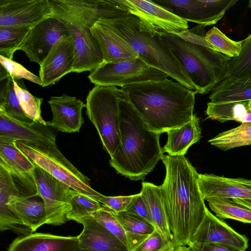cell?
<instances>
[{
  "mask_svg": "<svg viewBox=\"0 0 251 251\" xmlns=\"http://www.w3.org/2000/svg\"><path fill=\"white\" fill-rule=\"evenodd\" d=\"M161 160L166 175L159 186L173 242L177 247L188 246L207 208L199 187V174L183 155H163Z\"/></svg>",
  "mask_w": 251,
  "mask_h": 251,
  "instance_id": "cell-1",
  "label": "cell"
},
{
  "mask_svg": "<svg viewBox=\"0 0 251 251\" xmlns=\"http://www.w3.org/2000/svg\"><path fill=\"white\" fill-rule=\"evenodd\" d=\"M120 90L147 128L160 134L182 126L194 115L195 91L172 80L129 84Z\"/></svg>",
  "mask_w": 251,
  "mask_h": 251,
  "instance_id": "cell-2",
  "label": "cell"
},
{
  "mask_svg": "<svg viewBox=\"0 0 251 251\" xmlns=\"http://www.w3.org/2000/svg\"><path fill=\"white\" fill-rule=\"evenodd\" d=\"M53 16L66 26L74 38L76 55L72 72L92 71L103 62L100 45L91 28L98 21L129 14L117 0H49Z\"/></svg>",
  "mask_w": 251,
  "mask_h": 251,
  "instance_id": "cell-3",
  "label": "cell"
},
{
  "mask_svg": "<svg viewBox=\"0 0 251 251\" xmlns=\"http://www.w3.org/2000/svg\"><path fill=\"white\" fill-rule=\"evenodd\" d=\"M121 144L109 163L118 174L132 180H144L164 155L160 134L149 130L124 97L119 100Z\"/></svg>",
  "mask_w": 251,
  "mask_h": 251,
  "instance_id": "cell-4",
  "label": "cell"
},
{
  "mask_svg": "<svg viewBox=\"0 0 251 251\" xmlns=\"http://www.w3.org/2000/svg\"><path fill=\"white\" fill-rule=\"evenodd\" d=\"M105 21L111 29L125 40L147 64L164 72L187 88L196 91L187 73L158 33L130 14Z\"/></svg>",
  "mask_w": 251,
  "mask_h": 251,
  "instance_id": "cell-5",
  "label": "cell"
},
{
  "mask_svg": "<svg viewBox=\"0 0 251 251\" xmlns=\"http://www.w3.org/2000/svg\"><path fill=\"white\" fill-rule=\"evenodd\" d=\"M158 34L196 87L195 94H205L212 91L228 76V66L231 58L177 34Z\"/></svg>",
  "mask_w": 251,
  "mask_h": 251,
  "instance_id": "cell-6",
  "label": "cell"
},
{
  "mask_svg": "<svg viewBox=\"0 0 251 251\" xmlns=\"http://www.w3.org/2000/svg\"><path fill=\"white\" fill-rule=\"evenodd\" d=\"M124 97L116 86H95L86 98V113L105 150L112 157L121 144L119 100Z\"/></svg>",
  "mask_w": 251,
  "mask_h": 251,
  "instance_id": "cell-7",
  "label": "cell"
},
{
  "mask_svg": "<svg viewBox=\"0 0 251 251\" xmlns=\"http://www.w3.org/2000/svg\"><path fill=\"white\" fill-rule=\"evenodd\" d=\"M16 145L35 164L70 187L97 201L101 195L91 187L90 179L60 152L56 144L17 141Z\"/></svg>",
  "mask_w": 251,
  "mask_h": 251,
  "instance_id": "cell-8",
  "label": "cell"
},
{
  "mask_svg": "<svg viewBox=\"0 0 251 251\" xmlns=\"http://www.w3.org/2000/svg\"><path fill=\"white\" fill-rule=\"evenodd\" d=\"M164 72L147 64L139 57L117 63L103 62L88 77L97 85L119 86L167 79Z\"/></svg>",
  "mask_w": 251,
  "mask_h": 251,
  "instance_id": "cell-9",
  "label": "cell"
},
{
  "mask_svg": "<svg viewBox=\"0 0 251 251\" xmlns=\"http://www.w3.org/2000/svg\"><path fill=\"white\" fill-rule=\"evenodd\" d=\"M35 164L33 176L38 196L43 200L47 214V224L59 226L68 220L71 209V188L46 171Z\"/></svg>",
  "mask_w": 251,
  "mask_h": 251,
  "instance_id": "cell-10",
  "label": "cell"
},
{
  "mask_svg": "<svg viewBox=\"0 0 251 251\" xmlns=\"http://www.w3.org/2000/svg\"><path fill=\"white\" fill-rule=\"evenodd\" d=\"M186 21L204 26L216 24L237 0H152Z\"/></svg>",
  "mask_w": 251,
  "mask_h": 251,
  "instance_id": "cell-11",
  "label": "cell"
},
{
  "mask_svg": "<svg viewBox=\"0 0 251 251\" xmlns=\"http://www.w3.org/2000/svg\"><path fill=\"white\" fill-rule=\"evenodd\" d=\"M128 13L156 33L177 34L188 29V22L151 0H117Z\"/></svg>",
  "mask_w": 251,
  "mask_h": 251,
  "instance_id": "cell-12",
  "label": "cell"
},
{
  "mask_svg": "<svg viewBox=\"0 0 251 251\" xmlns=\"http://www.w3.org/2000/svg\"><path fill=\"white\" fill-rule=\"evenodd\" d=\"M70 35L65 25L52 16L32 26L18 48L33 62L40 65L55 44Z\"/></svg>",
  "mask_w": 251,
  "mask_h": 251,
  "instance_id": "cell-13",
  "label": "cell"
},
{
  "mask_svg": "<svg viewBox=\"0 0 251 251\" xmlns=\"http://www.w3.org/2000/svg\"><path fill=\"white\" fill-rule=\"evenodd\" d=\"M52 16L49 0H0V27H32Z\"/></svg>",
  "mask_w": 251,
  "mask_h": 251,
  "instance_id": "cell-14",
  "label": "cell"
},
{
  "mask_svg": "<svg viewBox=\"0 0 251 251\" xmlns=\"http://www.w3.org/2000/svg\"><path fill=\"white\" fill-rule=\"evenodd\" d=\"M75 55L76 48L72 36L61 37L40 65L39 74L42 86L54 84L64 75L72 72Z\"/></svg>",
  "mask_w": 251,
  "mask_h": 251,
  "instance_id": "cell-15",
  "label": "cell"
},
{
  "mask_svg": "<svg viewBox=\"0 0 251 251\" xmlns=\"http://www.w3.org/2000/svg\"><path fill=\"white\" fill-rule=\"evenodd\" d=\"M190 243L223 244L243 251L248 247V239L245 235L237 232L212 214L207 208L202 221L191 237Z\"/></svg>",
  "mask_w": 251,
  "mask_h": 251,
  "instance_id": "cell-16",
  "label": "cell"
},
{
  "mask_svg": "<svg viewBox=\"0 0 251 251\" xmlns=\"http://www.w3.org/2000/svg\"><path fill=\"white\" fill-rule=\"evenodd\" d=\"M0 139L37 144H56V134L46 122H23L0 112Z\"/></svg>",
  "mask_w": 251,
  "mask_h": 251,
  "instance_id": "cell-17",
  "label": "cell"
},
{
  "mask_svg": "<svg viewBox=\"0 0 251 251\" xmlns=\"http://www.w3.org/2000/svg\"><path fill=\"white\" fill-rule=\"evenodd\" d=\"M198 184L205 201L210 199L251 200V179L199 174Z\"/></svg>",
  "mask_w": 251,
  "mask_h": 251,
  "instance_id": "cell-18",
  "label": "cell"
},
{
  "mask_svg": "<svg viewBox=\"0 0 251 251\" xmlns=\"http://www.w3.org/2000/svg\"><path fill=\"white\" fill-rule=\"evenodd\" d=\"M48 103L53 114L52 119L46 122L49 126L63 132H79L84 122L82 110L85 104L82 101L63 94L50 97Z\"/></svg>",
  "mask_w": 251,
  "mask_h": 251,
  "instance_id": "cell-19",
  "label": "cell"
},
{
  "mask_svg": "<svg viewBox=\"0 0 251 251\" xmlns=\"http://www.w3.org/2000/svg\"><path fill=\"white\" fill-rule=\"evenodd\" d=\"M74 221L83 226L82 232L77 236L80 249L88 251H129L92 215Z\"/></svg>",
  "mask_w": 251,
  "mask_h": 251,
  "instance_id": "cell-20",
  "label": "cell"
},
{
  "mask_svg": "<svg viewBox=\"0 0 251 251\" xmlns=\"http://www.w3.org/2000/svg\"><path fill=\"white\" fill-rule=\"evenodd\" d=\"M91 30L100 45L103 62L117 63L138 57L127 43L111 29L105 20L97 21Z\"/></svg>",
  "mask_w": 251,
  "mask_h": 251,
  "instance_id": "cell-21",
  "label": "cell"
},
{
  "mask_svg": "<svg viewBox=\"0 0 251 251\" xmlns=\"http://www.w3.org/2000/svg\"><path fill=\"white\" fill-rule=\"evenodd\" d=\"M78 248L77 236L32 233L16 238L7 251H76Z\"/></svg>",
  "mask_w": 251,
  "mask_h": 251,
  "instance_id": "cell-22",
  "label": "cell"
},
{
  "mask_svg": "<svg viewBox=\"0 0 251 251\" xmlns=\"http://www.w3.org/2000/svg\"><path fill=\"white\" fill-rule=\"evenodd\" d=\"M7 205L21 218L24 224L35 232L44 224H47V214L43 200L39 196L9 197Z\"/></svg>",
  "mask_w": 251,
  "mask_h": 251,
  "instance_id": "cell-23",
  "label": "cell"
},
{
  "mask_svg": "<svg viewBox=\"0 0 251 251\" xmlns=\"http://www.w3.org/2000/svg\"><path fill=\"white\" fill-rule=\"evenodd\" d=\"M140 193L155 230L167 240L173 241L159 186L150 182H143Z\"/></svg>",
  "mask_w": 251,
  "mask_h": 251,
  "instance_id": "cell-24",
  "label": "cell"
},
{
  "mask_svg": "<svg viewBox=\"0 0 251 251\" xmlns=\"http://www.w3.org/2000/svg\"><path fill=\"white\" fill-rule=\"evenodd\" d=\"M167 133L168 139L163 148L164 152L171 156H184L188 149L201 138L200 119L194 114L190 122L169 130Z\"/></svg>",
  "mask_w": 251,
  "mask_h": 251,
  "instance_id": "cell-25",
  "label": "cell"
},
{
  "mask_svg": "<svg viewBox=\"0 0 251 251\" xmlns=\"http://www.w3.org/2000/svg\"><path fill=\"white\" fill-rule=\"evenodd\" d=\"M209 207L221 219L251 224V200L240 199L207 200Z\"/></svg>",
  "mask_w": 251,
  "mask_h": 251,
  "instance_id": "cell-26",
  "label": "cell"
},
{
  "mask_svg": "<svg viewBox=\"0 0 251 251\" xmlns=\"http://www.w3.org/2000/svg\"><path fill=\"white\" fill-rule=\"evenodd\" d=\"M0 162L14 174L33 176L34 163L18 148L16 141L0 139Z\"/></svg>",
  "mask_w": 251,
  "mask_h": 251,
  "instance_id": "cell-27",
  "label": "cell"
},
{
  "mask_svg": "<svg viewBox=\"0 0 251 251\" xmlns=\"http://www.w3.org/2000/svg\"><path fill=\"white\" fill-rule=\"evenodd\" d=\"M209 98L211 103L250 101L251 82L227 77L213 89Z\"/></svg>",
  "mask_w": 251,
  "mask_h": 251,
  "instance_id": "cell-28",
  "label": "cell"
},
{
  "mask_svg": "<svg viewBox=\"0 0 251 251\" xmlns=\"http://www.w3.org/2000/svg\"><path fill=\"white\" fill-rule=\"evenodd\" d=\"M249 102H227L207 104V118L221 123L234 121L241 123L251 121V110Z\"/></svg>",
  "mask_w": 251,
  "mask_h": 251,
  "instance_id": "cell-29",
  "label": "cell"
},
{
  "mask_svg": "<svg viewBox=\"0 0 251 251\" xmlns=\"http://www.w3.org/2000/svg\"><path fill=\"white\" fill-rule=\"evenodd\" d=\"M114 214L126 232L129 251H133L155 230L152 225L125 212Z\"/></svg>",
  "mask_w": 251,
  "mask_h": 251,
  "instance_id": "cell-30",
  "label": "cell"
},
{
  "mask_svg": "<svg viewBox=\"0 0 251 251\" xmlns=\"http://www.w3.org/2000/svg\"><path fill=\"white\" fill-rule=\"evenodd\" d=\"M208 142L222 151L251 145V121L241 123L235 128L222 132Z\"/></svg>",
  "mask_w": 251,
  "mask_h": 251,
  "instance_id": "cell-31",
  "label": "cell"
},
{
  "mask_svg": "<svg viewBox=\"0 0 251 251\" xmlns=\"http://www.w3.org/2000/svg\"><path fill=\"white\" fill-rule=\"evenodd\" d=\"M0 112L16 120L32 123L24 112L15 92L14 79L9 75L0 89Z\"/></svg>",
  "mask_w": 251,
  "mask_h": 251,
  "instance_id": "cell-32",
  "label": "cell"
},
{
  "mask_svg": "<svg viewBox=\"0 0 251 251\" xmlns=\"http://www.w3.org/2000/svg\"><path fill=\"white\" fill-rule=\"evenodd\" d=\"M227 77L251 82V34L242 41L239 55L231 58Z\"/></svg>",
  "mask_w": 251,
  "mask_h": 251,
  "instance_id": "cell-33",
  "label": "cell"
},
{
  "mask_svg": "<svg viewBox=\"0 0 251 251\" xmlns=\"http://www.w3.org/2000/svg\"><path fill=\"white\" fill-rule=\"evenodd\" d=\"M28 26L0 27V55L12 59L31 28Z\"/></svg>",
  "mask_w": 251,
  "mask_h": 251,
  "instance_id": "cell-34",
  "label": "cell"
},
{
  "mask_svg": "<svg viewBox=\"0 0 251 251\" xmlns=\"http://www.w3.org/2000/svg\"><path fill=\"white\" fill-rule=\"evenodd\" d=\"M70 195L71 209L67 214L68 220L91 216L102 207L97 201L72 189Z\"/></svg>",
  "mask_w": 251,
  "mask_h": 251,
  "instance_id": "cell-35",
  "label": "cell"
},
{
  "mask_svg": "<svg viewBox=\"0 0 251 251\" xmlns=\"http://www.w3.org/2000/svg\"><path fill=\"white\" fill-rule=\"evenodd\" d=\"M205 40L212 49L230 58L238 56L242 49V41H235L213 26L205 34Z\"/></svg>",
  "mask_w": 251,
  "mask_h": 251,
  "instance_id": "cell-36",
  "label": "cell"
},
{
  "mask_svg": "<svg viewBox=\"0 0 251 251\" xmlns=\"http://www.w3.org/2000/svg\"><path fill=\"white\" fill-rule=\"evenodd\" d=\"M14 85L20 105L25 114L33 121L45 123L41 114V106L43 99L34 96L14 79Z\"/></svg>",
  "mask_w": 251,
  "mask_h": 251,
  "instance_id": "cell-37",
  "label": "cell"
},
{
  "mask_svg": "<svg viewBox=\"0 0 251 251\" xmlns=\"http://www.w3.org/2000/svg\"><path fill=\"white\" fill-rule=\"evenodd\" d=\"M92 216L128 248L126 232L113 211L102 204L101 208L93 213Z\"/></svg>",
  "mask_w": 251,
  "mask_h": 251,
  "instance_id": "cell-38",
  "label": "cell"
},
{
  "mask_svg": "<svg viewBox=\"0 0 251 251\" xmlns=\"http://www.w3.org/2000/svg\"><path fill=\"white\" fill-rule=\"evenodd\" d=\"M0 63L9 75L15 80L25 79L42 86L40 77L29 71L19 63L0 55Z\"/></svg>",
  "mask_w": 251,
  "mask_h": 251,
  "instance_id": "cell-39",
  "label": "cell"
},
{
  "mask_svg": "<svg viewBox=\"0 0 251 251\" xmlns=\"http://www.w3.org/2000/svg\"><path fill=\"white\" fill-rule=\"evenodd\" d=\"M172 242L155 230L133 251H161Z\"/></svg>",
  "mask_w": 251,
  "mask_h": 251,
  "instance_id": "cell-40",
  "label": "cell"
},
{
  "mask_svg": "<svg viewBox=\"0 0 251 251\" xmlns=\"http://www.w3.org/2000/svg\"><path fill=\"white\" fill-rule=\"evenodd\" d=\"M135 195L110 197L101 195L97 201L116 213L125 211Z\"/></svg>",
  "mask_w": 251,
  "mask_h": 251,
  "instance_id": "cell-41",
  "label": "cell"
},
{
  "mask_svg": "<svg viewBox=\"0 0 251 251\" xmlns=\"http://www.w3.org/2000/svg\"><path fill=\"white\" fill-rule=\"evenodd\" d=\"M125 212L152 225L148 210L141 194H135Z\"/></svg>",
  "mask_w": 251,
  "mask_h": 251,
  "instance_id": "cell-42",
  "label": "cell"
},
{
  "mask_svg": "<svg viewBox=\"0 0 251 251\" xmlns=\"http://www.w3.org/2000/svg\"><path fill=\"white\" fill-rule=\"evenodd\" d=\"M187 246L189 251H243L231 246L214 243H190Z\"/></svg>",
  "mask_w": 251,
  "mask_h": 251,
  "instance_id": "cell-43",
  "label": "cell"
},
{
  "mask_svg": "<svg viewBox=\"0 0 251 251\" xmlns=\"http://www.w3.org/2000/svg\"><path fill=\"white\" fill-rule=\"evenodd\" d=\"M177 246H176L173 242L168 247L161 251H176Z\"/></svg>",
  "mask_w": 251,
  "mask_h": 251,
  "instance_id": "cell-44",
  "label": "cell"
},
{
  "mask_svg": "<svg viewBox=\"0 0 251 251\" xmlns=\"http://www.w3.org/2000/svg\"><path fill=\"white\" fill-rule=\"evenodd\" d=\"M176 251H189L187 246H178Z\"/></svg>",
  "mask_w": 251,
  "mask_h": 251,
  "instance_id": "cell-45",
  "label": "cell"
},
{
  "mask_svg": "<svg viewBox=\"0 0 251 251\" xmlns=\"http://www.w3.org/2000/svg\"><path fill=\"white\" fill-rule=\"evenodd\" d=\"M248 7L251 8V0L249 1Z\"/></svg>",
  "mask_w": 251,
  "mask_h": 251,
  "instance_id": "cell-46",
  "label": "cell"
},
{
  "mask_svg": "<svg viewBox=\"0 0 251 251\" xmlns=\"http://www.w3.org/2000/svg\"><path fill=\"white\" fill-rule=\"evenodd\" d=\"M76 251H88L81 249L79 248H78Z\"/></svg>",
  "mask_w": 251,
  "mask_h": 251,
  "instance_id": "cell-47",
  "label": "cell"
},
{
  "mask_svg": "<svg viewBox=\"0 0 251 251\" xmlns=\"http://www.w3.org/2000/svg\"><path fill=\"white\" fill-rule=\"evenodd\" d=\"M249 106L250 109L251 110V100L249 101Z\"/></svg>",
  "mask_w": 251,
  "mask_h": 251,
  "instance_id": "cell-48",
  "label": "cell"
}]
</instances>
